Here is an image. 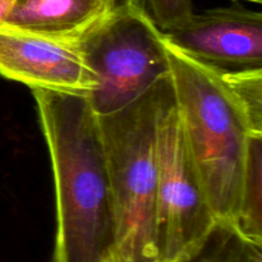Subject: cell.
Segmentation results:
<instances>
[{
	"mask_svg": "<svg viewBox=\"0 0 262 262\" xmlns=\"http://www.w3.org/2000/svg\"><path fill=\"white\" fill-rule=\"evenodd\" d=\"M186 55L219 71L262 68V14L241 7L192 14L164 32Z\"/></svg>",
	"mask_w": 262,
	"mask_h": 262,
	"instance_id": "cell-7",
	"label": "cell"
},
{
	"mask_svg": "<svg viewBox=\"0 0 262 262\" xmlns=\"http://www.w3.org/2000/svg\"><path fill=\"white\" fill-rule=\"evenodd\" d=\"M242 106L253 133H262V68L220 71Z\"/></svg>",
	"mask_w": 262,
	"mask_h": 262,
	"instance_id": "cell-11",
	"label": "cell"
},
{
	"mask_svg": "<svg viewBox=\"0 0 262 262\" xmlns=\"http://www.w3.org/2000/svg\"><path fill=\"white\" fill-rule=\"evenodd\" d=\"M166 40V38H165ZM171 91L184 137L217 223L233 228L250 122L222 72L166 41Z\"/></svg>",
	"mask_w": 262,
	"mask_h": 262,
	"instance_id": "cell-2",
	"label": "cell"
},
{
	"mask_svg": "<svg viewBox=\"0 0 262 262\" xmlns=\"http://www.w3.org/2000/svg\"><path fill=\"white\" fill-rule=\"evenodd\" d=\"M155 152L159 261L179 262L201 247L217 220L186 142L169 77L161 86Z\"/></svg>",
	"mask_w": 262,
	"mask_h": 262,
	"instance_id": "cell-5",
	"label": "cell"
},
{
	"mask_svg": "<svg viewBox=\"0 0 262 262\" xmlns=\"http://www.w3.org/2000/svg\"><path fill=\"white\" fill-rule=\"evenodd\" d=\"M164 79L119 112L97 117L109 174L115 255L119 262H160L155 135Z\"/></svg>",
	"mask_w": 262,
	"mask_h": 262,
	"instance_id": "cell-3",
	"label": "cell"
},
{
	"mask_svg": "<svg viewBox=\"0 0 262 262\" xmlns=\"http://www.w3.org/2000/svg\"><path fill=\"white\" fill-rule=\"evenodd\" d=\"M104 262H119V260H118V257H117V255H115V251H114V252L110 253V255L106 257V260H105Z\"/></svg>",
	"mask_w": 262,
	"mask_h": 262,
	"instance_id": "cell-14",
	"label": "cell"
},
{
	"mask_svg": "<svg viewBox=\"0 0 262 262\" xmlns=\"http://www.w3.org/2000/svg\"><path fill=\"white\" fill-rule=\"evenodd\" d=\"M14 3L15 0H0V25L4 23L9 13L12 12Z\"/></svg>",
	"mask_w": 262,
	"mask_h": 262,
	"instance_id": "cell-13",
	"label": "cell"
},
{
	"mask_svg": "<svg viewBox=\"0 0 262 262\" xmlns=\"http://www.w3.org/2000/svg\"><path fill=\"white\" fill-rule=\"evenodd\" d=\"M32 95L53 170V262H104L115 251V220L99 118L87 96Z\"/></svg>",
	"mask_w": 262,
	"mask_h": 262,
	"instance_id": "cell-1",
	"label": "cell"
},
{
	"mask_svg": "<svg viewBox=\"0 0 262 262\" xmlns=\"http://www.w3.org/2000/svg\"><path fill=\"white\" fill-rule=\"evenodd\" d=\"M179 262H262V247L243 239L230 225L217 223L201 247Z\"/></svg>",
	"mask_w": 262,
	"mask_h": 262,
	"instance_id": "cell-10",
	"label": "cell"
},
{
	"mask_svg": "<svg viewBox=\"0 0 262 262\" xmlns=\"http://www.w3.org/2000/svg\"><path fill=\"white\" fill-rule=\"evenodd\" d=\"M79 46L96 78L87 100L97 117L119 112L170 74L165 36L142 0H118Z\"/></svg>",
	"mask_w": 262,
	"mask_h": 262,
	"instance_id": "cell-4",
	"label": "cell"
},
{
	"mask_svg": "<svg viewBox=\"0 0 262 262\" xmlns=\"http://www.w3.org/2000/svg\"><path fill=\"white\" fill-rule=\"evenodd\" d=\"M118 0H15L0 26L79 43Z\"/></svg>",
	"mask_w": 262,
	"mask_h": 262,
	"instance_id": "cell-8",
	"label": "cell"
},
{
	"mask_svg": "<svg viewBox=\"0 0 262 262\" xmlns=\"http://www.w3.org/2000/svg\"><path fill=\"white\" fill-rule=\"evenodd\" d=\"M233 2H239V0H233ZM243 2H251V3H256V4H261L262 0H243Z\"/></svg>",
	"mask_w": 262,
	"mask_h": 262,
	"instance_id": "cell-15",
	"label": "cell"
},
{
	"mask_svg": "<svg viewBox=\"0 0 262 262\" xmlns=\"http://www.w3.org/2000/svg\"><path fill=\"white\" fill-rule=\"evenodd\" d=\"M148 14L163 32L186 22L193 14L192 0H142Z\"/></svg>",
	"mask_w": 262,
	"mask_h": 262,
	"instance_id": "cell-12",
	"label": "cell"
},
{
	"mask_svg": "<svg viewBox=\"0 0 262 262\" xmlns=\"http://www.w3.org/2000/svg\"><path fill=\"white\" fill-rule=\"evenodd\" d=\"M233 229L262 247V133L250 136Z\"/></svg>",
	"mask_w": 262,
	"mask_h": 262,
	"instance_id": "cell-9",
	"label": "cell"
},
{
	"mask_svg": "<svg viewBox=\"0 0 262 262\" xmlns=\"http://www.w3.org/2000/svg\"><path fill=\"white\" fill-rule=\"evenodd\" d=\"M0 74L31 90L89 96L96 78L79 43L0 26Z\"/></svg>",
	"mask_w": 262,
	"mask_h": 262,
	"instance_id": "cell-6",
	"label": "cell"
}]
</instances>
